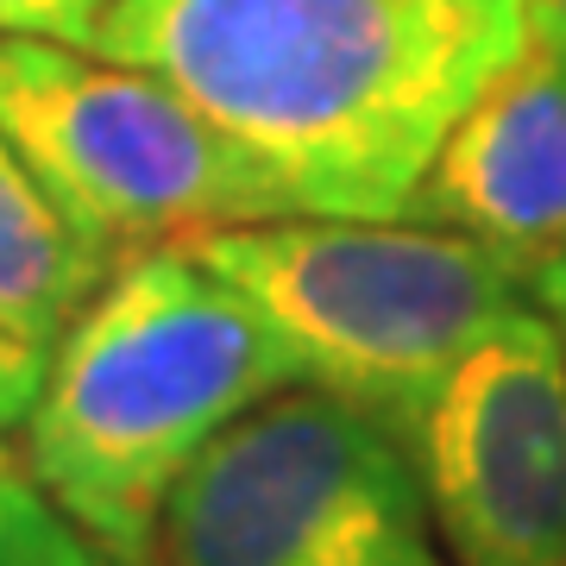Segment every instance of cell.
Wrapping results in <instances>:
<instances>
[{"mask_svg": "<svg viewBox=\"0 0 566 566\" xmlns=\"http://www.w3.org/2000/svg\"><path fill=\"white\" fill-rule=\"evenodd\" d=\"M523 44L528 0H114L88 51L170 82L283 214L409 221Z\"/></svg>", "mask_w": 566, "mask_h": 566, "instance_id": "cell-1", "label": "cell"}, {"mask_svg": "<svg viewBox=\"0 0 566 566\" xmlns=\"http://www.w3.org/2000/svg\"><path fill=\"white\" fill-rule=\"evenodd\" d=\"M303 385L296 359L189 245L126 252L51 346L25 465L107 560L151 566L164 497L252 403Z\"/></svg>", "mask_w": 566, "mask_h": 566, "instance_id": "cell-2", "label": "cell"}, {"mask_svg": "<svg viewBox=\"0 0 566 566\" xmlns=\"http://www.w3.org/2000/svg\"><path fill=\"white\" fill-rule=\"evenodd\" d=\"M296 359V378L416 441L434 390L523 283L479 240L428 221L271 214L182 240Z\"/></svg>", "mask_w": 566, "mask_h": 566, "instance_id": "cell-3", "label": "cell"}, {"mask_svg": "<svg viewBox=\"0 0 566 566\" xmlns=\"http://www.w3.org/2000/svg\"><path fill=\"white\" fill-rule=\"evenodd\" d=\"M151 566H453L385 422L290 385L227 422L164 497Z\"/></svg>", "mask_w": 566, "mask_h": 566, "instance_id": "cell-4", "label": "cell"}, {"mask_svg": "<svg viewBox=\"0 0 566 566\" xmlns=\"http://www.w3.org/2000/svg\"><path fill=\"white\" fill-rule=\"evenodd\" d=\"M0 133L114 264L283 214L271 182L170 82L82 44L0 32Z\"/></svg>", "mask_w": 566, "mask_h": 566, "instance_id": "cell-5", "label": "cell"}, {"mask_svg": "<svg viewBox=\"0 0 566 566\" xmlns=\"http://www.w3.org/2000/svg\"><path fill=\"white\" fill-rule=\"evenodd\" d=\"M409 453L453 566H566V346L547 315L510 308L465 346Z\"/></svg>", "mask_w": 566, "mask_h": 566, "instance_id": "cell-6", "label": "cell"}, {"mask_svg": "<svg viewBox=\"0 0 566 566\" xmlns=\"http://www.w3.org/2000/svg\"><path fill=\"white\" fill-rule=\"evenodd\" d=\"M409 221L479 240L510 277L566 252V63L528 39L441 139Z\"/></svg>", "mask_w": 566, "mask_h": 566, "instance_id": "cell-7", "label": "cell"}, {"mask_svg": "<svg viewBox=\"0 0 566 566\" xmlns=\"http://www.w3.org/2000/svg\"><path fill=\"white\" fill-rule=\"evenodd\" d=\"M107 271L114 259L63 214L39 170L0 133V327L51 353Z\"/></svg>", "mask_w": 566, "mask_h": 566, "instance_id": "cell-8", "label": "cell"}, {"mask_svg": "<svg viewBox=\"0 0 566 566\" xmlns=\"http://www.w3.org/2000/svg\"><path fill=\"white\" fill-rule=\"evenodd\" d=\"M0 566H120V560H107L102 547L88 542L70 516H57V510L44 504L39 516H32V523L7 542Z\"/></svg>", "mask_w": 566, "mask_h": 566, "instance_id": "cell-9", "label": "cell"}, {"mask_svg": "<svg viewBox=\"0 0 566 566\" xmlns=\"http://www.w3.org/2000/svg\"><path fill=\"white\" fill-rule=\"evenodd\" d=\"M114 0H0V32L25 39H57V44H95V25Z\"/></svg>", "mask_w": 566, "mask_h": 566, "instance_id": "cell-10", "label": "cell"}, {"mask_svg": "<svg viewBox=\"0 0 566 566\" xmlns=\"http://www.w3.org/2000/svg\"><path fill=\"white\" fill-rule=\"evenodd\" d=\"M44 365H51V353H39L32 340H20V334L0 327V428H13V422L32 416L39 385H44Z\"/></svg>", "mask_w": 566, "mask_h": 566, "instance_id": "cell-11", "label": "cell"}, {"mask_svg": "<svg viewBox=\"0 0 566 566\" xmlns=\"http://www.w3.org/2000/svg\"><path fill=\"white\" fill-rule=\"evenodd\" d=\"M44 504H51V497L39 491L32 465H25L13 447L0 441V554H7V542H13V535H20V528L32 523Z\"/></svg>", "mask_w": 566, "mask_h": 566, "instance_id": "cell-12", "label": "cell"}, {"mask_svg": "<svg viewBox=\"0 0 566 566\" xmlns=\"http://www.w3.org/2000/svg\"><path fill=\"white\" fill-rule=\"evenodd\" d=\"M528 290H535V303H542V315H547V327L560 334V346H566V252L560 259H547L535 277H528Z\"/></svg>", "mask_w": 566, "mask_h": 566, "instance_id": "cell-13", "label": "cell"}, {"mask_svg": "<svg viewBox=\"0 0 566 566\" xmlns=\"http://www.w3.org/2000/svg\"><path fill=\"white\" fill-rule=\"evenodd\" d=\"M528 39L566 63V0H528Z\"/></svg>", "mask_w": 566, "mask_h": 566, "instance_id": "cell-14", "label": "cell"}]
</instances>
